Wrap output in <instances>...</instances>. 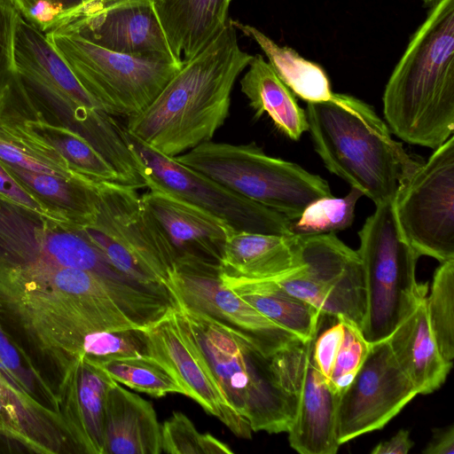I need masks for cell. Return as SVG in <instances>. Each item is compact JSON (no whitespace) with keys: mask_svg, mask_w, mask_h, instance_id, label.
I'll return each mask as SVG.
<instances>
[{"mask_svg":"<svg viewBox=\"0 0 454 454\" xmlns=\"http://www.w3.org/2000/svg\"><path fill=\"white\" fill-rule=\"evenodd\" d=\"M89 248L73 224L24 207L0 211V324L57 399L86 334L140 328L82 270Z\"/></svg>","mask_w":454,"mask_h":454,"instance_id":"obj_1","label":"cell"},{"mask_svg":"<svg viewBox=\"0 0 454 454\" xmlns=\"http://www.w3.org/2000/svg\"><path fill=\"white\" fill-rule=\"evenodd\" d=\"M253 57L240 49L229 19L146 108L127 118L126 130L168 157L210 141L228 118L234 83Z\"/></svg>","mask_w":454,"mask_h":454,"instance_id":"obj_2","label":"cell"},{"mask_svg":"<svg viewBox=\"0 0 454 454\" xmlns=\"http://www.w3.org/2000/svg\"><path fill=\"white\" fill-rule=\"evenodd\" d=\"M383 113L392 134L436 149L454 131V0H440L390 75Z\"/></svg>","mask_w":454,"mask_h":454,"instance_id":"obj_3","label":"cell"},{"mask_svg":"<svg viewBox=\"0 0 454 454\" xmlns=\"http://www.w3.org/2000/svg\"><path fill=\"white\" fill-rule=\"evenodd\" d=\"M305 112L314 148L326 168L375 206L392 203L421 163L392 137L372 106L357 98L333 92L327 100L308 102Z\"/></svg>","mask_w":454,"mask_h":454,"instance_id":"obj_4","label":"cell"},{"mask_svg":"<svg viewBox=\"0 0 454 454\" xmlns=\"http://www.w3.org/2000/svg\"><path fill=\"white\" fill-rule=\"evenodd\" d=\"M177 306L224 396L252 431L287 433L295 418L296 401L278 382L270 356L228 326Z\"/></svg>","mask_w":454,"mask_h":454,"instance_id":"obj_5","label":"cell"},{"mask_svg":"<svg viewBox=\"0 0 454 454\" xmlns=\"http://www.w3.org/2000/svg\"><path fill=\"white\" fill-rule=\"evenodd\" d=\"M239 195L290 220L313 201L332 196L328 183L300 165L267 155L254 143L207 141L175 157Z\"/></svg>","mask_w":454,"mask_h":454,"instance_id":"obj_6","label":"cell"},{"mask_svg":"<svg viewBox=\"0 0 454 454\" xmlns=\"http://www.w3.org/2000/svg\"><path fill=\"white\" fill-rule=\"evenodd\" d=\"M366 310L361 327L370 343L387 340L427 296L416 280L419 254L397 226L392 203L376 206L358 232Z\"/></svg>","mask_w":454,"mask_h":454,"instance_id":"obj_7","label":"cell"},{"mask_svg":"<svg viewBox=\"0 0 454 454\" xmlns=\"http://www.w3.org/2000/svg\"><path fill=\"white\" fill-rule=\"evenodd\" d=\"M97 190L89 237L120 271L169 291L176 255L137 190L114 182H97Z\"/></svg>","mask_w":454,"mask_h":454,"instance_id":"obj_8","label":"cell"},{"mask_svg":"<svg viewBox=\"0 0 454 454\" xmlns=\"http://www.w3.org/2000/svg\"><path fill=\"white\" fill-rule=\"evenodd\" d=\"M82 88L111 116L142 112L179 71L183 61L106 50L77 36L46 33Z\"/></svg>","mask_w":454,"mask_h":454,"instance_id":"obj_9","label":"cell"},{"mask_svg":"<svg viewBox=\"0 0 454 454\" xmlns=\"http://www.w3.org/2000/svg\"><path fill=\"white\" fill-rule=\"evenodd\" d=\"M405 241L421 255L454 259V137L400 185L392 202Z\"/></svg>","mask_w":454,"mask_h":454,"instance_id":"obj_10","label":"cell"},{"mask_svg":"<svg viewBox=\"0 0 454 454\" xmlns=\"http://www.w3.org/2000/svg\"><path fill=\"white\" fill-rule=\"evenodd\" d=\"M296 245L301 266L275 281L322 315L343 317L361 328L366 310V290L357 251L334 233L296 236Z\"/></svg>","mask_w":454,"mask_h":454,"instance_id":"obj_11","label":"cell"},{"mask_svg":"<svg viewBox=\"0 0 454 454\" xmlns=\"http://www.w3.org/2000/svg\"><path fill=\"white\" fill-rule=\"evenodd\" d=\"M125 135L142 165L147 188L160 189L180 197L236 231L293 236L291 220L282 214L239 195L175 157L155 151L126 129Z\"/></svg>","mask_w":454,"mask_h":454,"instance_id":"obj_12","label":"cell"},{"mask_svg":"<svg viewBox=\"0 0 454 454\" xmlns=\"http://www.w3.org/2000/svg\"><path fill=\"white\" fill-rule=\"evenodd\" d=\"M169 292L178 305L228 326L266 356L300 340L225 287L219 263L189 255L177 257Z\"/></svg>","mask_w":454,"mask_h":454,"instance_id":"obj_13","label":"cell"},{"mask_svg":"<svg viewBox=\"0 0 454 454\" xmlns=\"http://www.w3.org/2000/svg\"><path fill=\"white\" fill-rule=\"evenodd\" d=\"M316 336L275 353L270 363L278 382L296 401L295 418L287 432L290 446L301 454H335L340 446L337 435L340 395L314 362Z\"/></svg>","mask_w":454,"mask_h":454,"instance_id":"obj_14","label":"cell"},{"mask_svg":"<svg viewBox=\"0 0 454 454\" xmlns=\"http://www.w3.org/2000/svg\"><path fill=\"white\" fill-rule=\"evenodd\" d=\"M418 394L395 361L387 340L371 343L366 358L339 397L340 444L382 428Z\"/></svg>","mask_w":454,"mask_h":454,"instance_id":"obj_15","label":"cell"},{"mask_svg":"<svg viewBox=\"0 0 454 454\" xmlns=\"http://www.w3.org/2000/svg\"><path fill=\"white\" fill-rule=\"evenodd\" d=\"M144 330L149 356L172 373L185 395L220 419L235 435L250 439L249 423L224 396L178 306Z\"/></svg>","mask_w":454,"mask_h":454,"instance_id":"obj_16","label":"cell"},{"mask_svg":"<svg viewBox=\"0 0 454 454\" xmlns=\"http://www.w3.org/2000/svg\"><path fill=\"white\" fill-rule=\"evenodd\" d=\"M50 32L77 36L115 52L180 61L164 34L155 0H87Z\"/></svg>","mask_w":454,"mask_h":454,"instance_id":"obj_17","label":"cell"},{"mask_svg":"<svg viewBox=\"0 0 454 454\" xmlns=\"http://www.w3.org/2000/svg\"><path fill=\"white\" fill-rule=\"evenodd\" d=\"M141 197L176 258L189 255L220 264L226 238L233 230L228 223L160 189L148 188Z\"/></svg>","mask_w":454,"mask_h":454,"instance_id":"obj_18","label":"cell"},{"mask_svg":"<svg viewBox=\"0 0 454 454\" xmlns=\"http://www.w3.org/2000/svg\"><path fill=\"white\" fill-rule=\"evenodd\" d=\"M81 453L60 416L17 391L0 375V451Z\"/></svg>","mask_w":454,"mask_h":454,"instance_id":"obj_19","label":"cell"},{"mask_svg":"<svg viewBox=\"0 0 454 454\" xmlns=\"http://www.w3.org/2000/svg\"><path fill=\"white\" fill-rule=\"evenodd\" d=\"M114 381L101 366L80 355L61 385L59 413L82 453L103 454L105 403Z\"/></svg>","mask_w":454,"mask_h":454,"instance_id":"obj_20","label":"cell"},{"mask_svg":"<svg viewBox=\"0 0 454 454\" xmlns=\"http://www.w3.org/2000/svg\"><path fill=\"white\" fill-rule=\"evenodd\" d=\"M103 454H160L161 426L152 403L118 382L105 403Z\"/></svg>","mask_w":454,"mask_h":454,"instance_id":"obj_21","label":"cell"},{"mask_svg":"<svg viewBox=\"0 0 454 454\" xmlns=\"http://www.w3.org/2000/svg\"><path fill=\"white\" fill-rule=\"evenodd\" d=\"M221 274L244 280H278L301 266L296 236L231 230L220 261Z\"/></svg>","mask_w":454,"mask_h":454,"instance_id":"obj_22","label":"cell"},{"mask_svg":"<svg viewBox=\"0 0 454 454\" xmlns=\"http://www.w3.org/2000/svg\"><path fill=\"white\" fill-rule=\"evenodd\" d=\"M231 0H155V10L176 59L187 61L226 27Z\"/></svg>","mask_w":454,"mask_h":454,"instance_id":"obj_23","label":"cell"},{"mask_svg":"<svg viewBox=\"0 0 454 454\" xmlns=\"http://www.w3.org/2000/svg\"><path fill=\"white\" fill-rule=\"evenodd\" d=\"M425 299L387 339L399 367L421 395L439 388L452 367L439 351Z\"/></svg>","mask_w":454,"mask_h":454,"instance_id":"obj_24","label":"cell"},{"mask_svg":"<svg viewBox=\"0 0 454 454\" xmlns=\"http://www.w3.org/2000/svg\"><path fill=\"white\" fill-rule=\"evenodd\" d=\"M0 163L49 216L83 227L92 222L98 200L97 182L85 177L68 179Z\"/></svg>","mask_w":454,"mask_h":454,"instance_id":"obj_25","label":"cell"},{"mask_svg":"<svg viewBox=\"0 0 454 454\" xmlns=\"http://www.w3.org/2000/svg\"><path fill=\"white\" fill-rule=\"evenodd\" d=\"M223 286L270 320L302 341L314 338L322 314L310 303L292 294L275 280H244L221 274Z\"/></svg>","mask_w":454,"mask_h":454,"instance_id":"obj_26","label":"cell"},{"mask_svg":"<svg viewBox=\"0 0 454 454\" xmlns=\"http://www.w3.org/2000/svg\"><path fill=\"white\" fill-rule=\"evenodd\" d=\"M247 67L240 80V89L254 116L260 118L267 114L279 131L299 140L309 125L306 112L298 105L294 93L261 54L254 55Z\"/></svg>","mask_w":454,"mask_h":454,"instance_id":"obj_27","label":"cell"},{"mask_svg":"<svg viewBox=\"0 0 454 454\" xmlns=\"http://www.w3.org/2000/svg\"><path fill=\"white\" fill-rule=\"evenodd\" d=\"M24 119L14 107L7 110L0 121L2 163L68 179L84 177L74 172L58 150L32 131Z\"/></svg>","mask_w":454,"mask_h":454,"instance_id":"obj_28","label":"cell"},{"mask_svg":"<svg viewBox=\"0 0 454 454\" xmlns=\"http://www.w3.org/2000/svg\"><path fill=\"white\" fill-rule=\"evenodd\" d=\"M230 21L236 30L259 45L276 74L294 94L307 102L330 98V81L321 66L304 59L291 47L278 45L254 26L231 19Z\"/></svg>","mask_w":454,"mask_h":454,"instance_id":"obj_29","label":"cell"},{"mask_svg":"<svg viewBox=\"0 0 454 454\" xmlns=\"http://www.w3.org/2000/svg\"><path fill=\"white\" fill-rule=\"evenodd\" d=\"M24 121L32 131L58 150L74 172L95 182L121 184L109 162L78 134L50 124L38 115Z\"/></svg>","mask_w":454,"mask_h":454,"instance_id":"obj_30","label":"cell"},{"mask_svg":"<svg viewBox=\"0 0 454 454\" xmlns=\"http://www.w3.org/2000/svg\"><path fill=\"white\" fill-rule=\"evenodd\" d=\"M97 364L114 381L153 397L168 394L186 395L172 373L149 355L114 358Z\"/></svg>","mask_w":454,"mask_h":454,"instance_id":"obj_31","label":"cell"},{"mask_svg":"<svg viewBox=\"0 0 454 454\" xmlns=\"http://www.w3.org/2000/svg\"><path fill=\"white\" fill-rule=\"evenodd\" d=\"M429 325L442 358H454V259L441 262L425 299Z\"/></svg>","mask_w":454,"mask_h":454,"instance_id":"obj_32","label":"cell"},{"mask_svg":"<svg viewBox=\"0 0 454 454\" xmlns=\"http://www.w3.org/2000/svg\"><path fill=\"white\" fill-rule=\"evenodd\" d=\"M362 192L352 188L343 198H320L310 203L294 220L290 231L295 236L329 234L349 227L355 217V207Z\"/></svg>","mask_w":454,"mask_h":454,"instance_id":"obj_33","label":"cell"},{"mask_svg":"<svg viewBox=\"0 0 454 454\" xmlns=\"http://www.w3.org/2000/svg\"><path fill=\"white\" fill-rule=\"evenodd\" d=\"M0 375L17 391L31 398L44 409L60 416L56 395L9 338L1 324Z\"/></svg>","mask_w":454,"mask_h":454,"instance_id":"obj_34","label":"cell"},{"mask_svg":"<svg viewBox=\"0 0 454 454\" xmlns=\"http://www.w3.org/2000/svg\"><path fill=\"white\" fill-rule=\"evenodd\" d=\"M81 355L95 364L120 357L149 355L147 337L141 328L92 332L84 336Z\"/></svg>","mask_w":454,"mask_h":454,"instance_id":"obj_35","label":"cell"},{"mask_svg":"<svg viewBox=\"0 0 454 454\" xmlns=\"http://www.w3.org/2000/svg\"><path fill=\"white\" fill-rule=\"evenodd\" d=\"M162 453L220 454L233 453L224 442L210 434L200 433L182 412H174L161 426Z\"/></svg>","mask_w":454,"mask_h":454,"instance_id":"obj_36","label":"cell"},{"mask_svg":"<svg viewBox=\"0 0 454 454\" xmlns=\"http://www.w3.org/2000/svg\"><path fill=\"white\" fill-rule=\"evenodd\" d=\"M371 343L362 330L344 318V333L338 346L328 382L339 395L349 385L367 356Z\"/></svg>","mask_w":454,"mask_h":454,"instance_id":"obj_37","label":"cell"},{"mask_svg":"<svg viewBox=\"0 0 454 454\" xmlns=\"http://www.w3.org/2000/svg\"><path fill=\"white\" fill-rule=\"evenodd\" d=\"M19 12L9 0H0V121L5 114L17 82L13 35Z\"/></svg>","mask_w":454,"mask_h":454,"instance_id":"obj_38","label":"cell"},{"mask_svg":"<svg viewBox=\"0 0 454 454\" xmlns=\"http://www.w3.org/2000/svg\"><path fill=\"white\" fill-rule=\"evenodd\" d=\"M19 14L46 34L87 0H9Z\"/></svg>","mask_w":454,"mask_h":454,"instance_id":"obj_39","label":"cell"},{"mask_svg":"<svg viewBox=\"0 0 454 454\" xmlns=\"http://www.w3.org/2000/svg\"><path fill=\"white\" fill-rule=\"evenodd\" d=\"M0 197L49 216L44 208L6 171L1 163Z\"/></svg>","mask_w":454,"mask_h":454,"instance_id":"obj_40","label":"cell"},{"mask_svg":"<svg viewBox=\"0 0 454 454\" xmlns=\"http://www.w3.org/2000/svg\"><path fill=\"white\" fill-rule=\"evenodd\" d=\"M422 452L425 454H453L454 426L434 428L432 437Z\"/></svg>","mask_w":454,"mask_h":454,"instance_id":"obj_41","label":"cell"},{"mask_svg":"<svg viewBox=\"0 0 454 454\" xmlns=\"http://www.w3.org/2000/svg\"><path fill=\"white\" fill-rule=\"evenodd\" d=\"M413 446L410 433L399 430L387 441H382L372 450V454H407Z\"/></svg>","mask_w":454,"mask_h":454,"instance_id":"obj_42","label":"cell"},{"mask_svg":"<svg viewBox=\"0 0 454 454\" xmlns=\"http://www.w3.org/2000/svg\"><path fill=\"white\" fill-rule=\"evenodd\" d=\"M440 0H422L423 2V4L426 6V7H433L434 5H435Z\"/></svg>","mask_w":454,"mask_h":454,"instance_id":"obj_43","label":"cell"}]
</instances>
